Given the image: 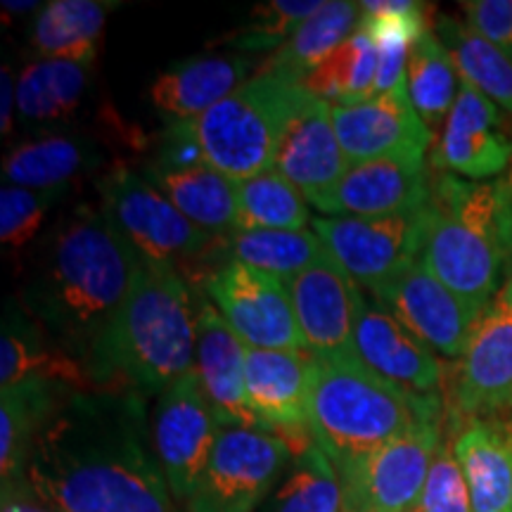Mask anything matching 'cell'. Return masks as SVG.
Returning <instances> with one entry per match:
<instances>
[{
  "label": "cell",
  "instance_id": "6da1fadb",
  "mask_svg": "<svg viewBox=\"0 0 512 512\" xmlns=\"http://www.w3.org/2000/svg\"><path fill=\"white\" fill-rule=\"evenodd\" d=\"M24 479L60 512H185L136 392L69 394L38 432Z\"/></svg>",
  "mask_w": 512,
  "mask_h": 512
},
{
  "label": "cell",
  "instance_id": "7a4b0ae2",
  "mask_svg": "<svg viewBox=\"0 0 512 512\" xmlns=\"http://www.w3.org/2000/svg\"><path fill=\"white\" fill-rule=\"evenodd\" d=\"M138 259L105 209L76 204L41 242L19 304L48 342L86 363L117 318Z\"/></svg>",
  "mask_w": 512,
  "mask_h": 512
},
{
  "label": "cell",
  "instance_id": "3957f363",
  "mask_svg": "<svg viewBox=\"0 0 512 512\" xmlns=\"http://www.w3.org/2000/svg\"><path fill=\"white\" fill-rule=\"evenodd\" d=\"M195 363V299L171 266L138 259L117 318L83 363L95 389L164 392L192 373Z\"/></svg>",
  "mask_w": 512,
  "mask_h": 512
},
{
  "label": "cell",
  "instance_id": "277c9868",
  "mask_svg": "<svg viewBox=\"0 0 512 512\" xmlns=\"http://www.w3.org/2000/svg\"><path fill=\"white\" fill-rule=\"evenodd\" d=\"M420 264L446 287L486 309L508 283L512 264V188L439 174L432 183L430 223Z\"/></svg>",
  "mask_w": 512,
  "mask_h": 512
},
{
  "label": "cell",
  "instance_id": "5b68a950",
  "mask_svg": "<svg viewBox=\"0 0 512 512\" xmlns=\"http://www.w3.org/2000/svg\"><path fill=\"white\" fill-rule=\"evenodd\" d=\"M434 415H441L437 394L406 392L358 361L356 354L313 356L311 430L337 472Z\"/></svg>",
  "mask_w": 512,
  "mask_h": 512
},
{
  "label": "cell",
  "instance_id": "8992f818",
  "mask_svg": "<svg viewBox=\"0 0 512 512\" xmlns=\"http://www.w3.org/2000/svg\"><path fill=\"white\" fill-rule=\"evenodd\" d=\"M311 98L302 83L256 74L202 117L192 119L204 159L230 181L266 174L292 119Z\"/></svg>",
  "mask_w": 512,
  "mask_h": 512
},
{
  "label": "cell",
  "instance_id": "52a82bcc",
  "mask_svg": "<svg viewBox=\"0 0 512 512\" xmlns=\"http://www.w3.org/2000/svg\"><path fill=\"white\" fill-rule=\"evenodd\" d=\"M100 207L147 264L181 271L183 261L216 259L221 235L185 219L145 174L117 164L98 181Z\"/></svg>",
  "mask_w": 512,
  "mask_h": 512
},
{
  "label": "cell",
  "instance_id": "ba28073f",
  "mask_svg": "<svg viewBox=\"0 0 512 512\" xmlns=\"http://www.w3.org/2000/svg\"><path fill=\"white\" fill-rule=\"evenodd\" d=\"M290 448L268 430L219 425L185 512H252L290 463Z\"/></svg>",
  "mask_w": 512,
  "mask_h": 512
},
{
  "label": "cell",
  "instance_id": "9c48e42d",
  "mask_svg": "<svg viewBox=\"0 0 512 512\" xmlns=\"http://www.w3.org/2000/svg\"><path fill=\"white\" fill-rule=\"evenodd\" d=\"M311 223L325 252L358 285L373 292L375 287L420 261L427 223H430V204L406 211V214L380 216V219L320 216Z\"/></svg>",
  "mask_w": 512,
  "mask_h": 512
},
{
  "label": "cell",
  "instance_id": "30bf717a",
  "mask_svg": "<svg viewBox=\"0 0 512 512\" xmlns=\"http://www.w3.org/2000/svg\"><path fill=\"white\" fill-rule=\"evenodd\" d=\"M202 292L247 347L309 351L283 280L242 261H223L204 273Z\"/></svg>",
  "mask_w": 512,
  "mask_h": 512
},
{
  "label": "cell",
  "instance_id": "8fae6325",
  "mask_svg": "<svg viewBox=\"0 0 512 512\" xmlns=\"http://www.w3.org/2000/svg\"><path fill=\"white\" fill-rule=\"evenodd\" d=\"M439 446L441 415H434L339 472L344 496L342 512H411Z\"/></svg>",
  "mask_w": 512,
  "mask_h": 512
},
{
  "label": "cell",
  "instance_id": "7c38bea8",
  "mask_svg": "<svg viewBox=\"0 0 512 512\" xmlns=\"http://www.w3.org/2000/svg\"><path fill=\"white\" fill-rule=\"evenodd\" d=\"M216 434L219 420L195 370L171 382L157 401L152 441L171 494L181 508H185L207 465Z\"/></svg>",
  "mask_w": 512,
  "mask_h": 512
},
{
  "label": "cell",
  "instance_id": "4fadbf2b",
  "mask_svg": "<svg viewBox=\"0 0 512 512\" xmlns=\"http://www.w3.org/2000/svg\"><path fill=\"white\" fill-rule=\"evenodd\" d=\"M456 411L467 420L512 413V278L479 316L453 387Z\"/></svg>",
  "mask_w": 512,
  "mask_h": 512
},
{
  "label": "cell",
  "instance_id": "5bb4252c",
  "mask_svg": "<svg viewBox=\"0 0 512 512\" xmlns=\"http://www.w3.org/2000/svg\"><path fill=\"white\" fill-rule=\"evenodd\" d=\"M373 299L432 351L463 358L482 309L446 287L420 261L373 290Z\"/></svg>",
  "mask_w": 512,
  "mask_h": 512
},
{
  "label": "cell",
  "instance_id": "9a60e30c",
  "mask_svg": "<svg viewBox=\"0 0 512 512\" xmlns=\"http://www.w3.org/2000/svg\"><path fill=\"white\" fill-rule=\"evenodd\" d=\"M330 110L339 145L349 164L387 157L427 162L434 136L411 105L406 83L392 93L370 95L347 105H330Z\"/></svg>",
  "mask_w": 512,
  "mask_h": 512
},
{
  "label": "cell",
  "instance_id": "2e32d148",
  "mask_svg": "<svg viewBox=\"0 0 512 512\" xmlns=\"http://www.w3.org/2000/svg\"><path fill=\"white\" fill-rule=\"evenodd\" d=\"M430 162L441 171L479 183L501 176L512 162V138L505 133L501 107L465 79H460L458 98Z\"/></svg>",
  "mask_w": 512,
  "mask_h": 512
},
{
  "label": "cell",
  "instance_id": "e0dca14e",
  "mask_svg": "<svg viewBox=\"0 0 512 512\" xmlns=\"http://www.w3.org/2000/svg\"><path fill=\"white\" fill-rule=\"evenodd\" d=\"M285 285L311 354H354L356 318L366 299L356 280L325 252Z\"/></svg>",
  "mask_w": 512,
  "mask_h": 512
},
{
  "label": "cell",
  "instance_id": "ac0fdd59",
  "mask_svg": "<svg viewBox=\"0 0 512 512\" xmlns=\"http://www.w3.org/2000/svg\"><path fill=\"white\" fill-rule=\"evenodd\" d=\"M432 183L427 162L389 157L370 159V162L351 164L335 188L320 197L313 207L325 216H358V219L406 214L430 204Z\"/></svg>",
  "mask_w": 512,
  "mask_h": 512
},
{
  "label": "cell",
  "instance_id": "d6986e66",
  "mask_svg": "<svg viewBox=\"0 0 512 512\" xmlns=\"http://www.w3.org/2000/svg\"><path fill=\"white\" fill-rule=\"evenodd\" d=\"M245 354L247 344L202 292L195 299V373L202 392L219 425L264 430L247 401Z\"/></svg>",
  "mask_w": 512,
  "mask_h": 512
},
{
  "label": "cell",
  "instance_id": "ffe728a7",
  "mask_svg": "<svg viewBox=\"0 0 512 512\" xmlns=\"http://www.w3.org/2000/svg\"><path fill=\"white\" fill-rule=\"evenodd\" d=\"M354 354L406 392L437 394L441 366L434 351L377 302L363 299L354 330Z\"/></svg>",
  "mask_w": 512,
  "mask_h": 512
},
{
  "label": "cell",
  "instance_id": "44dd1931",
  "mask_svg": "<svg viewBox=\"0 0 512 512\" xmlns=\"http://www.w3.org/2000/svg\"><path fill=\"white\" fill-rule=\"evenodd\" d=\"M311 366V351L247 347V401L264 430H309Z\"/></svg>",
  "mask_w": 512,
  "mask_h": 512
},
{
  "label": "cell",
  "instance_id": "7402d4cb",
  "mask_svg": "<svg viewBox=\"0 0 512 512\" xmlns=\"http://www.w3.org/2000/svg\"><path fill=\"white\" fill-rule=\"evenodd\" d=\"M349 159L339 145L328 102L311 95L292 119L278 147L273 169L316 204L347 174Z\"/></svg>",
  "mask_w": 512,
  "mask_h": 512
},
{
  "label": "cell",
  "instance_id": "603a6c76",
  "mask_svg": "<svg viewBox=\"0 0 512 512\" xmlns=\"http://www.w3.org/2000/svg\"><path fill=\"white\" fill-rule=\"evenodd\" d=\"M105 164V147L86 133H46L24 140L5 155V183L29 190L64 192L79 178Z\"/></svg>",
  "mask_w": 512,
  "mask_h": 512
},
{
  "label": "cell",
  "instance_id": "cb8c5ba5",
  "mask_svg": "<svg viewBox=\"0 0 512 512\" xmlns=\"http://www.w3.org/2000/svg\"><path fill=\"white\" fill-rule=\"evenodd\" d=\"M41 377V380L62 384L69 392H91L93 382L86 368L67 351L46 342L22 304L8 302L3 316V335H0V389Z\"/></svg>",
  "mask_w": 512,
  "mask_h": 512
},
{
  "label": "cell",
  "instance_id": "d4e9b609",
  "mask_svg": "<svg viewBox=\"0 0 512 512\" xmlns=\"http://www.w3.org/2000/svg\"><path fill=\"white\" fill-rule=\"evenodd\" d=\"M249 60L242 55L190 57L166 69L150 88L152 105L166 121L197 119L245 83Z\"/></svg>",
  "mask_w": 512,
  "mask_h": 512
},
{
  "label": "cell",
  "instance_id": "484cf974",
  "mask_svg": "<svg viewBox=\"0 0 512 512\" xmlns=\"http://www.w3.org/2000/svg\"><path fill=\"white\" fill-rule=\"evenodd\" d=\"M472 512H512V427L470 420L453 439Z\"/></svg>",
  "mask_w": 512,
  "mask_h": 512
},
{
  "label": "cell",
  "instance_id": "4316f807",
  "mask_svg": "<svg viewBox=\"0 0 512 512\" xmlns=\"http://www.w3.org/2000/svg\"><path fill=\"white\" fill-rule=\"evenodd\" d=\"M62 384L31 377L0 392V477L3 484L22 482L38 432L67 399Z\"/></svg>",
  "mask_w": 512,
  "mask_h": 512
},
{
  "label": "cell",
  "instance_id": "83f0119b",
  "mask_svg": "<svg viewBox=\"0 0 512 512\" xmlns=\"http://www.w3.org/2000/svg\"><path fill=\"white\" fill-rule=\"evenodd\" d=\"M93 64L38 57L24 64L17 79V114L31 126H62L79 114Z\"/></svg>",
  "mask_w": 512,
  "mask_h": 512
},
{
  "label": "cell",
  "instance_id": "f1b7e54d",
  "mask_svg": "<svg viewBox=\"0 0 512 512\" xmlns=\"http://www.w3.org/2000/svg\"><path fill=\"white\" fill-rule=\"evenodd\" d=\"M143 174L169 197L185 219L211 235H228L238 230V192L235 181L209 164L192 169L166 171L145 166Z\"/></svg>",
  "mask_w": 512,
  "mask_h": 512
},
{
  "label": "cell",
  "instance_id": "f546056e",
  "mask_svg": "<svg viewBox=\"0 0 512 512\" xmlns=\"http://www.w3.org/2000/svg\"><path fill=\"white\" fill-rule=\"evenodd\" d=\"M119 3L102 0H50L38 10L31 46L38 57L93 64L107 17Z\"/></svg>",
  "mask_w": 512,
  "mask_h": 512
},
{
  "label": "cell",
  "instance_id": "4dcf8cb0",
  "mask_svg": "<svg viewBox=\"0 0 512 512\" xmlns=\"http://www.w3.org/2000/svg\"><path fill=\"white\" fill-rule=\"evenodd\" d=\"M361 22V8L349 0H328L275 53L261 62L259 74H278L302 83L318 62L342 46Z\"/></svg>",
  "mask_w": 512,
  "mask_h": 512
},
{
  "label": "cell",
  "instance_id": "1f68e13d",
  "mask_svg": "<svg viewBox=\"0 0 512 512\" xmlns=\"http://www.w3.org/2000/svg\"><path fill=\"white\" fill-rule=\"evenodd\" d=\"M375 81L377 48L366 19L361 17L347 41L318 62L302 86L328 105H347L375 95Z\"/></svg>",
  "mask_w": 512,
  "mask_h": 512
},
{
  "label": "cell",
  "instance_id": "d6a6232c",
  "mask_svg": "<svg viewBox=\"0 0 512 512\" xmlns=\"http://www.w3.org/2000/svg\"><path fill=\"white\" fill-rule=\"evenodd\" d=\"M221 245L223 254H228V261H242L283 283H290L325 254L318 235L306 228L233 230V233L221 235Z\"/></svg>",
  "mask_w": 512,
  "mask_h": 512
},
{
  "label": "cell",
  "instance_id": "836d02e7",
  "mask_svg": "<svg viewBox=\"0 0 512 512\" xmlns=\"http://www.w3.org/2000/svg\"><path fill=\"white\" fill-rule=\"evenodd\" d=\"M434 34L444 43V48L456 64L460 79L482 91L498 107L512 114V62L494 43L477 34L470 24L439 15L434 24Z\"/></svg>",
  "mask_w": 512,
  "mask_h": 512
},
{
  "label": "cell",
  "instance_id": "e575fe53",
  "mask_svg": "<svg viewBox=\"0 0 512 512\" xmlns=\"http://www.w3.org/2000/svg\"><path fill=\"white\" fill-rule=\"evenodd\" d=\"M460 74L451 55L434 34V29L425 31L411 50L406 67V91L411 105L418 112L422 124L437 133L444 128V121L458 98Z\"/></svg>",
  "mask_w": 512,
  "mask_h": 512
},
{
  "label": "cell",
  "instance_id": "d590c367",
  "mask_svg": "<svg viewBox=\"0 0 512 512\" xmlns=\"http://www.w3.org/2000/svg\"><path fill=\"white\" fill-rule=\"evenodd\" d=\"M238 230H302L311 221L306 197L271 169L235 183Z\"/></svg>",
  "mask_w": 512,
  "mask_h": 512
},
{
  "label": "cell",
  "instance_id": "8d00e7d4",
  "mask_svg": "<svg viewBox=\"0 0 512 512\" xmlns=\"http://www.w3.org/2000/svg\"><path fill=\"white\" fill-rule=\"evenodd\" d=\"M342 479L318 444L294 458V465L275 494L273 512H342Z\"/></svg>",
  "mask_w": 512,
  "mask_h": 512
},
{
  "label": "cell",
  "instance_id": "74e56055",
  "mask_svg": "<svg viewBox=\"0 0 512 512\" xmlns=\"http://www.w3.org/2000/svg\"><path fill=\"white\" fill-rule=\"evenodd\" d=\"M320 0H271L249 12V22L228 38L245 53H275L320 8Z\"/></svg>",
  "mask_w": 512,
  "mask_h": 512
},
{
  "label": "cell",
  "instance_id": "f35d334b",
  "mask_svg": "<svg viewBox=\"0 0 512 512\" xmlns=\"http://www.w3.org/2000/svg\"><path fill=\"white\" fill-rule=\"evenodd\" d=\"M62 197L64 192L29 190L22 185L3 183L0 188V242L12 252L27 249L46 223L48 211Z\"/></svg>",
  "mask_w": 512,
  "mask_h": 512
},
{
  "label": "cell",
  "instance_id": "ab89813d",
  "mask_svg": "<svg viewBox=\"0 0 512 512\" xmlns=\"http://www.w3.org/2000/svg\"><path fill=\"white\" fill-rule=\"evenodd\" d=\"M411 512H472L470 489L453 453V444L441 441L422 494Z\"/></svg>",
  "mask_w": 512,
  "mask_h": 512
},
{
  "label": "cell",
  "instance_id": "60d3db41",
  "mask_svg": "<svg viewBox=\"0 0 512 512\" xmlns=\"http://www.w3.org/2000/svg\"><path fill=\"white\" fill-rule=\"evenodd\" d=\"M207 164L204 152L197 140L192 119L185 121H166L162 133L157 136L155 157L147 164L150 169H166V171H181L192 169V166Z\"/></svg>",
  "mask_w": 512,
  "mask_h": 512
},
{
  "label": "cell",
  "instance_id": "b9f144b4",
  "mask_svg": "<svg viewBox=\"0 0 512 512\" xmlns=\"http://www.w3.org/2000/svg\"><path fill=\"white\" fill-rule=\"evenodd\" d=\"M463 10L467 24L512 62V0H467Z\"/></svg>",
  "mask_w": 512,
  "mask_h": 512
},
{
  "label": "cell",
  "instance_id": "7bdbcfd3",
  "mask_svg": "<svg viewBox=\"0 0 512 512\" xmlns=\"http://www.w3.org/2000/svg\"><path fill=\"white\" fill-rule=\"evenodd\" d=\"M0 512H60L53 505H48L43 498L34 494V489L22 482L3 484V496H0Z\"/></svg>",
  "mask_w": 512,
  "mask_h": 512
},
{
  "label": "cell",
  "instance_id": "ee69618b",
  "mask_svg": "<svg viewBox=\"0 0 512 512\" xmlns=\"http://www.w3.org/2000/svg\"><path fill=\"white\" fill-rule=\"evenodd\" d=\"M0 98H3L0 100V133L8 136L17 110V81L10 67H3V72H0Z\"/></svg>",
  "mask_w": 512,
  "mask_h": 512
},
{
  "label": "cell",
  "instance_id": "f6af8a7d",
  "mask_svg": "<svg viewBox=\"0 0 512 512\" xmlns=\"http://www.w3.org/2000/svg\"><path fill=\"white\" fill-rule=\"evenodd\" d=\"M36 8H43V5H38V3H34V0H5L3 3V10H8V12H31V10H36Z\"/></svg>",
  "mask_w": 512,
  "mask_h": 512
},
{
  "label": "cell",
  "instance_id": "bcb514c9",
  "mask_svg": "<svg viewBox=\"0 0 512 512\" xmlns=\"http://www.w3.org/2000/svg\"><path fill=\"white\" fill-rule=\"evenodd\" d=\"M503 181H505V183H508V185H510V188H512V162H510V166H508V171H505Z\"/></svg>",
  "mask_w": 512,
  "mask_h": 512
},
{
  "label": "cell",
  "instance_id": "7dc6e473",
  "mask_svg": "<svg viewBox=\"0 0 512 512\" xmlns=\"http://www.w3.org/2000/svg\"><path fill=\"white\" fill-rule=\"evenodd\" d=\"M510 427H512V425H510Z\"/></svg>",
  "mask_w": 512,
  "mask_h": 512
}]
</instances>
